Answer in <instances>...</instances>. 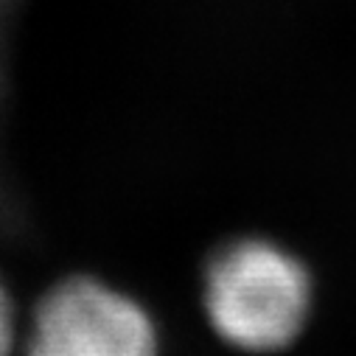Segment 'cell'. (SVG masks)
Returning <instances> with one entry per match:
<instances>
[{
	"label": "cell",
	"instance_id": "cell-1",
	"mask_svg": "<svg viewBox=\"0 0 356 356\" xmlns=\"http://www.w3.org/2000/svg\"><path fill=\"white\" fill-rule=\"evenodd\" d=\"M202 314L233 350L289 348L312 314V275L298 255L270 238H233L202 270Z\"/></svg>",
	"mask_w": 356,
	"mask_h": 356
},
{
	"label": "cell",
	"instance_id": "cell-2",
	"mask_svg": "<svg viewBox=\"0 0 356 356\" xmlns=\"http://www.w3.org/2000/svg\"><path fill=\"white\" fill-rule=\"evenodd\" d=\"M23 356H160L152 312L127 289L73 275L37 300L20 334Z\"/></svg>",
	"mask_w": 356,
	"mask_h": 356
},
{
	"label": "cell",
	"instance_id": "cell-3",
	"mask_svg": "<svg viewBox=\"0 0 356 356\" xmlns=\"http://www.w3.org/2000/svg\"><path fill=\"white\" fill-rule=\"evenodd\" d=\"M20 317H17V306L6 289V284L0 281V356H15L20 353Z\"/></svg>",
	"mask_w": 356,
	"mask_h": 356
}]
</instances>
